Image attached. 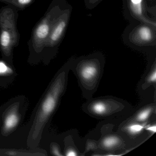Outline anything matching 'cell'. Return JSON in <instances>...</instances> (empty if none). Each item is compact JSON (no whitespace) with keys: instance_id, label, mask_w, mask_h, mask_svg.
Listing matches in <instances>:
<instances>
[{"instance_id":"1","label":"cell","mask_w":156,"mask_h":156,"mask_svg":"<svg viewBox=\"0 0 156 156\" xmlns=\"http://www.w3.org/2000/svg\"><path fill=\"white\" fill-rule=\"evenodd\" d=\"M66 0H52L44 16L34 25L28 41L30 59H41L51 30L57 19L69 6Z\"/></svg>"},{"instance_id":"2","label":"cell","mask_w":156,"mask_h":156,"mask_svg":"<svg viewBox=\"0 0 156 156\" xmlns=\"http://www.w3.org/2000/svg\"><path fill=\"white\" fill-rule=\"evenodd\" d=\"M65 74L62 73L51 84L37 111L30 134V145H38L44 128L56 108L64 89Z\"/></svg>"},{"instance_id":"3","label":"cell","mask_w":156,"mask_h":156,"mask_svg":"<svg viewBox=\"0 0 156 156\" xmlns=\"http://www.w3.org/2000/svg\"><path fill=\"white\" fill-rule=\"evenodd\" d=\"M19 10L11 5L0 9V51L2 57L12 61L14 48L20 43V35L17 28Z\"/></svg>"},{"instance_id":"4","label":"cell","mask_w":156,"mask_h":156,"mask_svg":"<svg viewBox=\"0 0 156 156\" xmlns=\"http://www.w3.org/2000/svg\"><path fill=\"white\" fill-rule=\"evenodd\" d=\"M72 10V8L69 5L54 24L44 49L42 56H52L57 51L65 34Z\"/></svg>"},{"instance_id":"5","label":"cell","mask_w":156,"mask_h":156,"mask_svg":"<svg viewBox=\"0 0 156 156\" xmlns=\"http://www.w3.org/2000/svg\"><path fill=\"white\" fill-rule=\"evenodd\" d=\"M153 25L144 23L138 25L130 32L131 43L135 44L147 45L155 43V30H153Z\"/></svg>"},{"instance_id":"6","label":"cell","mask_w":156,"mask_h":156,"mask_svg":"<svg viewBox=\"0 0 156 156\" xmlns=\"http://www.w3.org/2000/svg\"><path fill=\"white\" fill-rule=\"evenodd\" d=\"M20 116L17 105H12L9 108L3 119L2 131L4 134L11 132L19 124Z\"/></svg>"},{"instance_id":"7","label":"cell","mask_w":156,"mask_h":156,"mask_svg":"<svg viewBox=\"0 0 156 156\" xmlns=\"http://www.w3.org/2000/svg\"><path fill=\"white\" fill-rule=\"evenodd\" d=\"M128 10L132 15H134L135 19L140 20L142 23H147L156 26L155 23L151 22L144 17L143 0H127Z\"/></svg>"},{"instance_id":"8","label":"cell","mask_w":156,"mask_h":156,"mask_svg":"<svg viewBox=\"0 0 156 156\" xmlns=\"http://www.w3.org/2000/svg\"><path fill=\"white\" fill-rule=\"evenodd\" d=\"M35 1V0H0V2L13 6L19 11L24 10Z\"/></svg>"},{"instance_id":"9","label":"cell","mask_w":156,"mask_h":156,"mask_svg":"<svg viewBox=\"0 0 156 156\" xmlns=\"http://www.w3.org/2000/svg\"><path fill=\"white\" fill-rule=\"evenodd\" d=\"M97 73V69L93 65L85 66L81 71V75L85 80L89 81L94 79Z\"/></svg>"},{"instance_id":"10","label":"cell","mask_w":156,"mask_h":156,"mask_svg":"<svg viewBox=\"0 0 156 156\" xmlns=\"http://www.w3.org/2000/svg\"><path fill=\"white\" fill-rule=\"evenodd\" d=\"M13 73V70L5 61L0 60V76H7Z\"/></svg>"},{"instance_id":"11","label":"cell","mask_w":156,"mask_h":156,"mask_svg":"<svg viewBox=\"0 0 156 156\" xmlns=\"http://www.w3.org/2000/svg\"><path fill=\"white\" fill-rule=\"evenodd\" d=\"M119 142V140L115 136H109L106 138L103 142V145L108 148H111L115 147Z\"/></svg>"},{"instance_id":"12","label":"cell","mask_w":156,"mask_h":156,"mask_svg":"<svg viewBox=\"0 0 156 156\" xmlns=\"http://www.w3.org/2000/svg\"><path fill=\"white\" fill-rule=\"evenodd\" d=\"M144 126L138 124H134L130 125L127 127V130L132 134H137L141 132Z\"/></svg>"},{"instance_id":"13","label":"cell","mask_w":156,"mask_h":156,"mask_svg":"<svg viewBox=\"0 0 156 156\" xmlns=\"http://www.w3.org/2000/svg\"><path fill=\"white\" fill-rule=\"evenodd\" d=\"M93 110L98 115H102L106 112V107L103 103H98L93 106Z\"/></svg>"},{"instance_id":"14","label":"cell","mask_w":156,"mask_h":156,"mask_svg":"<svg viewBox=\"0 0 156 156\" xmlns=\"http://www.w3.org/2000/svg\"><path fill=\"white\" fill-rule=\"evenodd\" d=\"M151 112V108H147L140 112L137 116V120L140 121H143L146 120L150 115Z\"/></svg>"},{"instance_id":"15","label":"cell","mask_w":156,"mask_h":156,"mask_svg":"<svg viewBox=\"0 0 156 156\" xmlns=\"http://www.w3.org/2000/svg\"><path fill=\"white\" fill-rule=\"evenodd\" d=\"M156 71L154 70V72L149 76V81L150 82H152V83L155 82V81H156Z\"/></svg>"},{"instance_id":"16","label":"cell","mask_w":156,"mask_h":156,"mask_svg":"<svg viewBox=\"0 0 156 156\" xmlns=\"http://www.w3.org/2000/svg\"><path fill=\"white\" fill-rule=\"evenodd\" d=\"M87 1H88V2L87 4H90L94 6V5H97L99 2L101 1L102 0H87Z\"/></svg>"},{"instance_id":"17","label":"cell","mask_w":156,"mask_h":156,"mask_svg":"<svg viewBox=\"0 0 156 156\" xmlns=\"http://www.w3.org/2000/svg\"><path fill=\"white\" fill-rule=\"evenodd\" d=\"M66 155L68 156H76L77 154L74 151L71 150L68 151L66 152Z\"/></svg>"},{"instance_id":"18","label":"cell","mask_w":156,"mask_h":156,"mask_svg":"<svg viewBox=\"0 0 156 156\" xmlns=\"http://www.w3.org/2000/svg\"><path fill=\"white\" fill-rule=\"evenodd\" d=\"M53 153H54V154L55 155H61V154L59 153V151H58V149L56 147H54L53 148Z\"/></svg>"},{"instance_id":"19","label":"cell","mask_w":156,"mask_h":156,"mask_svg":"<svg viewBox=\"0 0 156 156\" xmlns=\"http://www.w3.org/2000/svg\"><path fill=\"white\" fill-rule=\"evenodd\" d=\"M147 130H149V131H151V132H155L156 131V126H150L147 129Z\"/></svg>"}]
</instances>
